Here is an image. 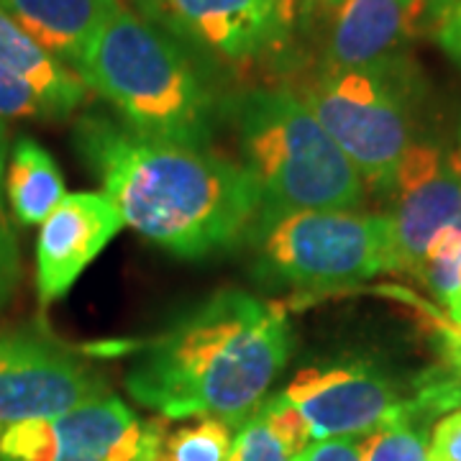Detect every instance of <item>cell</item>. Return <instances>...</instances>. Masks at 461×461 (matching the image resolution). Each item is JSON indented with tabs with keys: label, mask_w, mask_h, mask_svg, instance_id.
I'll return each mask as SVG.
<instances>
[{
	"label": "cell",
	"mask_w": 461,
	"mask_h": 461,
	"mask_svg": "<svg viewBox=\"0 0 461 461\" xmlns=\"http://www.w3.org/2000/svg\"><path fill=\"white\" fill-rule=\"evenodd\" d=\"M436 39L444 51L461 65V0H451L436 18Z\"/></svg>",
	"instance_id": "obj_24"
},
{
	"label": "cell",
	"mask_w": 461,
	"mask_h": 461,
	"mask_svg": "<svg viewBox=\"0 0 461 461\" xmlns=\"http://www.w3.org/2000/svg\"><path fill=\"white\" fill-rule=\"evenodd\" d=\"M290 357V326L280 305L244 290H221L159 333L126 390L167 420L218 418L241 426L264 402Z\"/></svg>",
	"instance_id": "obj_2"
},
{
	"label": "cell",
	"mask_w": 461,
	"mask_h": 461,
	"mask_svg": "<svg viewBox=\"0 0 461 461\" xmlns=\"http://www.w3.org/2000/svg\"><path fill=\"white\" fill-rule=\"evenodd\" d=\"M429 461H461V411L441 418L429 444Z\"/></svg>",
	"instance_id": "obj_22"
},
{
	"label": "cell",
	"mask_w": 461,
	"mask_h": 461,
	"mask_svg": "<svg viewBox=\"0 0 461 461\" xmlns=\"http://www.w3.org/2000/svg\"><path fill=\"white\" fill-rule=\"evenodd\" d=\"M105 395V382L62 346L33 333H0V429Z\"/></svg>",
	"instance_id": "obj_8"
},
{
	"label": "cell",
	"mask_w": 461,
	"mask_h": 461,
	"mask_svg": "<svg viewBox=\"0 0 461 461\" xmlns=\"http://www.w3.org/2000/svg\"><path fill=\"white\" fill-rule=\"evenodd\" d=\"M80 80L108 100L133 133L208 149L213 100L190 57L169 33L123 3L93 36Z\"/></svg>",
	"instance_id": "obj_3"
},
{
	"label": "cell",
	"mask_w": 461,
	"mask_h": 461,
	"mask_svg": "<svg viewBox=\"0 0 461 461\" xmlns=\"http://www.w3.org/2000/svg\"><path fill=\"white\" fill-rule=\"evenodd\" d=\"M3 167H5V129L0 123V185H3ZM18 277H21V262H18L16 236L11 230L8 215L0 200V311L16 293Z\"/></svg>",
	"instance_id": "obj_20"
},
{
	"label": "cell",
	"mask_w": 461,
	"mask_h": 461,
	"mask_svg": "<svg viewBox=\"0 0 461 461\" xmlns=\"http://www.w3.org/2000/svg\"><path fill=\"white\" fill-rule=\"evenodd\" d=\"M0 67L11 69L47 105L50 118L69 115L87 95L77 72L41 50L0 5Z\"/></svg>",
	"instance_id": "obj_15"
},
{
	"label": "cell",
	"mask_w": 461,
	"mask_h": 461,
	"mask_svg": "<svg viewBox=\"0 0 461 461\" xmlns=\"http://www.w3.org/2000/svg\"><path fill=\"white\" fill-rule=\"evenodd\" d=\"M33 41L62 65H80L87 44L121 0H0Z\"/></svg>",
	"instance_id": "obj_14"
},
{
	"label": "cell",
	"mask_w": 461,
	"mask_h": 461,
	"mask_svg": "<svg viewBox=\"0 0 461 461\" xmlns=\"http://www.w3.org/2000/svg\"><path fill=\"white\" fill-rule=\"evenodd\" d=\"M400 269L390 215L297 211L264 230V280L300 290H336Z\"/></svg>",
	"instance_id": "obj_6"
},
{
	"label": "cell",
	"mask_w": 461,
	"mask_h": 461,
	"mask_svg": "<svg viewBox=\"0 0 461 461\" xmlns=\"http://www.w3.org/2000/svg\"><path fill=\"white\" fill-rule=\"evenodd\" d=\"M233 426L203 418L195 426L169 430L165 420H147V451L141 461H229Z\"/></svg>",
	"instance_id": "obj_17"
},
{
	"label": "cell",
	"mask_w": 461,
	"mask_h": 461,
	"mask_svg": "<svg viewBox=\"0 0 461 461\" xmlns=\"http://www.w3.org/2000/svg\"><path fill=\"white\" fill-rule=\"evenodd\" d=\"M159 23L230 65L277 51L295 26L293 0H141Z\"/></svg>",
	"instance_id": "obj_9"
},
{
	"label": "cell",
	"mask_w": 461,
	"mask_h": 461,
	"mask_svg": "<svg viewBox=\"0 0 461 461\" xmlns=\"http://www.w3.org/2000/svg\"><path fill=\"white\" fill-rule=\"evenodd\" d=\"M411 33L402 0H341L330 26L326 69H357L393 59Z\"/></svg>",
	"instance_id": "obj_13"
},
{
	"label": "cell",
	"mask_w": 461,
	"mask_h": 461,
	"mask_svg": "<svg viewBox=\"0 0 461 461\" xmlns=\"http://www.w3.org/2000/svg\"><path fill=\"white\" fill-rule=\"evenodd\" d=\"M444 357L448 369L461 375V326L444 329Z\"/></svg>",
	"instance_id": "obj_26"
},
{
	"label": "cell",
	"mask_w": 461,
	"mask_h": 461,
	"mask_svg": "<svg viewBox=\"0 0 461 461\" xmlns=\"http://www.w3.org/2000/svg\"><path fill=\"white\" fill-rule=\"evenodd\" d=\"M233 121L262 198L257 230L297 211H354L362 203L359 169L293 90H249L233 103Z\"/></svg>",
	"instance_id": "obj_4"
},
{
	"label": "cell",
	"mask_w": 461,
	"mask_h": 461,
	"mask_svg": "<svg viewBox=\"0 0 461 461\" xmlns=\"http://www.w3.org/2000/svg\"><path fill=\"white\" fill-rule=\"evenodd\" d=\"M293 451L272 430L262 412L254 411L233 436L229 461H293Z\"/></svg>",
	"instance_id": "obj_19"
},
{
	"label": "cell",
	"mask_w": 461,
	"mask_h": 461,
	"mask_svg": "<svg viewBox=\"0 0 461 461\" xmlns=\"http://www.w3.org/2000/svg\"><path fill=\"white\" fill-rule=\"evenodd\" d=\"M454 326H456V323H454ZM459 326H461V323H459Z\"/></svg>",
	"instance_id": "obj_30"
},
{
	"label": "cell",
	"mask_w": 461,
	"mask_h": 461,
	"mask_svg": "<svg viewBox=\"0 0 461 461\" xmlns=\"http://www.w3.org/2000/svg\"><path fill=\"white\" fill-rule=\"evenodd\" d=\"M0 118H50L41 98L5 67H0Z\"/></svg>",
	"instance_id": "obj_21"
},
{
	"label": "cell",
	"mask_w": 461,
	"mask_h": 461,
	"mask_svg": "<svg viewBox=\"0 0 461 461\" xmlns=\"http://www.w3.org/2000/svg\"><path fill=\"white\" fill-rule=\"evenodd\" d=\"M5 193L21 226H41L65 200V180L59 167L32 136H21L14 144Z\"/></svg>",
	"instance_id": "obj_16"
},
{
	"label": "cell",
	"mask_w": 461,
	"mask_h": 461,
	"mask_svg": "<svg viewBox=\"0 0 461 461\" xmlns=\"http://www.w3.org/2000/svg\"><path fill=\"white\" fill-rule=\"evenodd\" d=\"M362 456L364 461H429V441L423 430L412 426V418H402L369 433Z\"/></svg>",
	"instance_id": "obj_18"
},
{
	"label": "cell",
	"mask_w": 461,
	"mask_h": 461,
	"mask_svg": "<svg viewBox=\"0 0 461 461\" xmlns=\"http://www.w3.org/2000/svg\"><path fill=\"white\" fill-rule=\"evenodd\" d=\"M123 226V215L105 193L65 195L54 213L41 223L36 241L39 303L47 308L65 297L87 264H93Z\"/></svg>",
	"instance_id": "obj_11"
},
{
	"label": "cell",
	"mask_w": 461,
	"mask_h": 461,
	"mask_svg": "<svg viewBox=\"0 0 461 461\" xmlns=\"http://www.w3.org/2000/svg\"><path fill=\"white\" fill-rule=\"evenodd\" d=\"M75 147L123 223L175 257H211L259 226L251 172L208 149L144 139L103 115L77 123Z\"/></svg>",
	"instance_id": "obj_1"
},
{
	"label": "cell",
	"mask_w": 461,
	"mask_h": 461,
	"mask_svg": "<svg viewBox=\"0 0 461 461\" xmlns=\"http://www.w3.org/2000/svg\"><path fill=\"white\" fill-rule=\"evenodd\" d=\"M454 167L459 169V175H461V141H459V151H456V157H454Z\"/></svg>",
	"instance_id": "obj_28"
},
{
	"label": "cell",
	"mask_w": 461,
	"mask_h": 461,
	"mask_svg": "<svg viewBox=\"0 0 461 461\" xmlns=\"http://www.w3.org/2000/svg\"><path fill=\"white\" fill-rule=\"evenodd\" d=\"M402 3H405V8H408V18H411L412 33H415L418 18L430 16L433 21H436V18H438V14L444 11L451 0H402Z\"/></svg>",
	"instance_id": "obj_25"
},
{
	"label": "cell",
	"mask_w": 461,
	"mask_h": 461,
	"mask_svg": "<svg viewBox=\"0 0 461 461\" xmlns=\"http://www.w3.org/2000/svg\"><path fill=\"white\" fill-rule=\"evenodd\" d=\"M411 75L400 54L379 65L326 69L300 98L375 190L390 193L411 147Z\"/></svg>",
	"instance_id": "obj_5"
},
{
	"label": "cell",
	"mask_w": 461,
	"mask_h": 461,
	"mask_svg": "<svg viewBox=\"0 0 461 461\" xmlns=\"http://www.w3.org/2000/svg\"><path fill=\"white\" fill-rule=\"evenodd\" d=\"M293 461H364L362 444L357 438H323L311 441Z\"/></svg>",
	"instance_id": "obj_23"
},
{
	"label": "cell",
	"mask_w": 461,
	"mask_h": 461,
	"mask_svg": "<svg viewBox=\"0 0 461 461\" xmlns=\"http://www.w3.org/2000/svg\"><path fill=\"white\" fill-rule=\"evenodd\" d=\"M282 397L305 420L311 441L357 438L412 418L395 384L366 364H333L297 372Z\"/></svg>",
	"instance_id": "obj_7"
},
{
	"label": "cell",
	"mask_w": 461,
	"mask_h": 461,
	"mask_svg": "<svg viewBox=\"0 0 461 461\" xmlns=\"http://www.w3.org/2000/svg\"><path fill=\"white\" fill-rule=\"evenodd\" d=\"M293 3H295V5H297V0H293Z\"/></svg>",
	"instance_id": "obj_29"
},
{
	"label": "cell",
	"mask_w": 461,
	"mask_h": 461,
	"mask_svg": "<svg viewBox=\"0 0 461 461\" xmlns=\"http://www.w3.org/2000/svg\"><path fill=\"white\" fill-rule=\"evenodd\" d=\"M341 5V0H297V11H305L308 16H326Z\"/></svg>",
	"instance_id": "obj_27"
},
{
	"label": "cell",
	"mask_w": 461,
	"mask_h": 461,
	"mask_svg": "<svg viewBox=\"0 0 461 461\" xmlns=\"http://www.w3.org/2000/svg\"><path fill=\"white\" fill-rule=\"evenodd\" d=\"M51 429L50 461H141L147 451V423L113 395L54 415Z\"/></svg>",
	"instance_id": "obj_12"
},
{
	"label": "cell",
	"mask_w": 461,
	"mask_h": 461,
	"mask_svg": "<svg viewBox=\"0 0 461 461\" xmlns=\"http://www.w3.org/2000/svg\"><path fill=\"white\" fill-rule=\"evenodd\" d=\"M393 190L397 200L390 221L400 269L418 272L436 233L461 215V175L441 149L412 141L400 159Z\"/></svg>",
	"instance_id": "obj_10"
}]
</instances>
